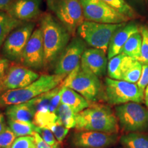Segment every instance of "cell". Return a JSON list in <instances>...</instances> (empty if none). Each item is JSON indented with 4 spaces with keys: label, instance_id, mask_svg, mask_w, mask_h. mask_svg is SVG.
Wrapping results in <instances>:
<instances>
[{
    "label": "cell",
    "instance_id": "cell-19",
    "mask_svg": "<svg viewBox=\"0 0 148 148\" xmlns=\"http://www.w3.org/2000/svg\"><path fill=\"white\" fill-rule=\"evenodd\" d=\"M134 61V59L122 53L112 57L109 60L107 66L108 77L122 80L125 72Z\"/></svg>",
    "mask_w": 148,
    "mask_h": 148
},
{
    "label": "cell",
    "instance_id": "cell-40",
    "mask_svg": "<svg viewBox=\"0 0 148 148\" xmlns=\"http://www.w3.org/2000/svg\"><path fill=\"white\" fill-rule=\"evenodd\" d=\"M144 101H145L146 106L148 108V86L146 87L145 90V94H144Z\"/></svg>",
    "mask_w": 148,
    "mask_h": 148
},
{
    "label": "cell",
    "instance_id": "cell-22",
    "mask_svg": "<svg viewBox=\"0 0 148 148\" xmlns=\"http://www.w3.org/2000/svg\"><path fill=\"white\" fill-rule=\"evenodd\" d=\"M120 142L123 148H148V135L129 132L121 136Z\"/></svg>",
    "mask_w": 148,
    "mask_h": 148
},
{
    "label": "cell",
    "instance_id": "cell-31",
    "mask_svg": "<svg viewBox=\"0 0 148 148\" xmlns=\"http://www.w3.org/2000/svg\"><path fill=\"white\" fill-rule=\"evenodd\" d=\"M140 34L142 36V43L139 61L141 63H148V27H141Z\"/></svg>",
    "mask_w": 148,
    "mask_h": 148
},
{
    "label": "cell",
    "instance_id": "cell-5",
    "mask_svg": "<svg viewBox=\"0 0 148 148\" xmlns=\"http://www.w3.org/2000/svg\"><path fill=\"white\" fill-rule=\"evenodd\" d=\"M105 98L112 105L128 102L143 103L145 90L134 83L106 77L105 79Z\"/></svg>",
    "mask_w": 148,
    "mask_h": 148
},
{
    "label": "cell",
    "instance_id": "cell-36",
    "mask_svg": "<svg viewBox=\"0 0 148 148\" xmlns=\"http://www.w3.org/2000/svg\"><path fill=\"white\" fill-rule=\"evenodd\" d=\"M9 66H10V62L8 59L0 57V79L2 78L6 71H8V68L10 67Z\"/></svg>",
    "mask_w": 148,
    "mask_h": 148
},
{
    "label": "cell",
    "instance_id": "cell-21",
    "mask_svg": "<svg viewBox=\"0 0 148 148\" xmlns=\"http://www.w3.org/2000/svg\"><path fill=\"white\" fill-rule=\"evenodd\" d=\"M21 25V21L8 12L0 11V47L12 30Z\"/></svg>",
    "mask_w": 148,
    "mask_h": 148
},
{
    "label": "cell",
    "instance_id": "cell-17",
    "mask_svg": "<svg viewBox=\"0 0 148 148\" xmlns=\"http://www.w3.org/2000/svg\"><path fill=\"white\" fill-rule=\"evenodd\" d=\"M140 32L139 27L135 23H129L118 29L114 32L109 44L108 49V60L112 57L119 54L121 53L122 49L127 41L130 37L135 33Z\"/></svg>",
    "mask_w": 148,
    "mask_h": 148
},
{
    "label": "cell",
    "instance_id": "cell-38",
    "mask_svg": "<svg viewBox=\"0 0 148 148\" xmlns=\"http://www.w3.org/2000/svg\"><path fill=\"white\" fill-rule=\"evenodd\" d=\"M15 0H0V10H8Z\"/></svg>",
    "mask_w": 148,
    "mask_h": 148
},
{
    "label": "cell",
    "instance_id": "cell-15",
    "mask_svg": "<svg viewBox=\"0 0 148 148\" xmlns=\"http://www.w3.org/2000/svg\"><path fill=\"white\" fill-rule=\"evenodd\" d=\"M106 53L97 48L85 49L80 61V68L83 71L95 75L98 77L102 76L107 70Z\"/></svg>",
    "mask_w": 148,
    "mask_h": 148
},
{
    "label": "cell",
    "instance_id": "cell-1",
    "mask_svg": "<svg viewBox=\"0 0 148 148\" xmlns=\"http://www.w3.org/2000/svg\"><path fill=\"white\" fill-rule=\"evenodd\" d=\"M40 29L43 38L45 66H47L57 60L69 44L71 34L49 13L44 14L41 17Z\"/></svg>",
    "mask_w": 148,
    "mask_h": 148
},
{
    "label": "cell",
    "instance_id": "cell-26",
    "mask_svg": "<svg viewBox=\"0 0 148 148\" xmlns=\"http://www.w3.org/2000/svg\"><path fill=\"white\" fill-rule=\"evenodd\" d=\"M59 121L68 129L75 127L76 114L67 105L60 103L56 110Z\"/></svg>",
    "mask_w": 148,
    "mask_h": 148
},
{
    "label": "cell",
    "instance_id": "cell-25",
    "mask_svg": "<svg viewBox=\"0 0 148 148\" xmlns=\"http://www.w3.org/2000/svg\"><path fill=\"white\" fill-rule=\"evenodd\" d=\"M61 88V84L58 85L57 87L51 89L49 91L40 94L36 97L32 99L36 112H49V108L50 102L53 96L58 92Z\"/></svg>",
    "mask_w": 148,
    "mask_h": 148
},
{
    "label": "cell",
    "instance_id": "cell-39",
    "mask_svg": "<svg viewBox=\"0 0 148 148\" xmlns=\"http://www.w3.org/2000/svg\"><path fill=\"white\" fill-rule=\"evenodd\" d=\"M6 127H7V125L5 121L4 116H3V114L0 112V133L3 132Z\"/></svg>",
    "mask_w": 148,
    "mask_h": 148
},
{
    "label": "cell",
    "instance_id": "cell-14",
    "mask_svg": "<svg viewBox=\"0 0 148 148\" xmlns=\"http://www.w3.org/2000/svg\"><path fill=\"white\" fill-rule=\"evenodd\" d=\"M116 139V134L77 130L72 136L71 143L76 148H106L115 143Z\"/></svg>",
    "mask_w": 148,
    "mask_h": 148
},
{
    "label": "cell",
    "instance_id": "cell-12",
    "mask_svg": "<svg viewBox=\"0 0 148 148\" xmlns=\"http://www.w3.org/2000/svg\"><path fill=\"white\" fill-rule=\"evenodd\" d=\"M39 77L38 73L26 66H11L0 79V93L25 87Z\"/></svg>",
    "mask_w": 148,
    "mask_h": 148
},
{
    "label": "cell",
    "instance_id": "cell-2",
    "mask_svg": "<svg viewBox=\"0 0 148 148\" xmlns=\"http://www.w3.org/2000/svg\"><path fill=\"white\" fill-rule=\"evenodd\" d=\"M75 128L79 131L116 134L119 131V123L110 108L93 104L76 114Z\"/></svg>",
    "mask_w": 148,
    "mask_h": 148
},
{
    "label": "cell",
    "instance_id": "cell-27",
    "mask_svg": "<svg viewBox=\"0 0 148 148\" xmlns=\"http://www.w3.org/2000/svg\"><path fill=\"white\" fill-rule=\"evenodd\" d=\"M58 120V117L56 113L36 112L32 122L38 127L49 128L51 125L56 123Z\"/></svg>",
    "mask_w": 148,
    "mask_h": 148
},
{
    "label": "cell",
    "instance_id": "cell-18",
    "mask_svg": "<svg viewBox=\"0 0 148 148\" xmlns=\"http://www.w3.org/2000/svg\"><path fill=\"white\" fill-rule=\"evenodd\" d=\"M36 110L32 99L19 104L11 105L5 109V114L9 120L32 122Z\"/></svg>",
    "mask_w": 148,
    "mask_h": 148
},
{
    "label": "cell",
    "instance_id": "cell-37",
    "mask_svg": "<svg viewBox=\"0 0 148 148\" xmlns=\"http://www.w3.org/2000/svg\"><path fill=\"white\" fill-rule=\"evenodd\" d=\"M34 137L35 143H36V148H52L50 145H48L44 141L43 139L40 137V136L37 132H34L32 134Z\"/></svg>",
    "mask_w": 148,
    "mask_h": 148
},
{
    "label": "cell",
    "instance_id": "cell-29",
    "mask_svg": "<svg viewBox=\"0 0 148 148\" xmlns=\"http://www.w3.org/2000/svg\"><path fill=\"white\" fill-rule=\"evenodd\" d=\"M142 72V63L139 60H134L123 75L122 80L136 84L139 80Z\"/></svg>",
    "mask_w": 148,
    "mask_h": 148
},
{
    "label": "cell",
    "instance_id": "cell-24",
    "mask_svg": "<svg viewBox=\"0 0 148 148\" xmlns=\"http://www.w3.org/2000/svg\"><path fill=\"white\" fill-rule=\"evenodd\" d=\"M8 127L13 132L16 137L24 136H31L37 132L38 126L33 122L12 121L8 119Z\"/></svg>",
    "mask_w": 148,
    "mask_h": 148
},
{
    "label": "cell",
    "instance_id": "cell-9",
    "mask_svg": "<svg viewBox=\"0 0 148 148\" xmlns=\"http://www.w3.org/2000/svg\"><path fill=\"white\" fill-rule=\"evenodd\" d=\"M86 21L101 23H124L130 20L102 0H80Z\"/></svg>",
    "mask_w": 148,
    "mask_h": 148
},
{
    "label": "cell",
    "instance_id": "cell-30",
    "mask_svg": "<svg viewBox=\"0 0 148 148\" xmlns=\"http://www.w3.org/2000/svg\"><path fill=\"white\" fill-rule=\"evenodd\" d=\"M36 132L40 135L46 143L50 145L52 148H60V142L56 140L53 132L49 129L38 127Z\"/></svg>",
    "mask_w": 148,
    "mask_h": 148
},
{
    "label": "cell",
    "instance_id": "cell-34",
    "mask_svg": "<svg viewBox=\"0 0 148 148\" xmlns=\"http://www.w3.org/2000/svg\"><path fill=\"white\" fill-rule=\"evenodd\" d=\"M11 148H36L34 137L33 136L17 137L14 140Z\"/></svg>",
    "mask_w": 148,
    "mask_h": 148
},
{
    "label": "cell",
    "instance_id": "cell-6",
    "mask_svg": "<svg viewBox=\"0 0 148 148\" xmlns=\"http://www.w3.org/2000/svg\"><path fill=\"white\" fill-rule=\"evenodd\" d=\"M62 84L75 90L90 103L97 101L101 94V84L99 77L83 71L80 66L66 75Z\"/></svg>",
    "mask_w": 148,
    "mask_h": 148
},
{
    "label": "cell",
    "instance_id": "cell-16",
    "mask_svg": "<svg viewBox=\"0 0 148 148\" xmlns=\"http://www.w3.org/2000/svg\"><path fill=\"white\" fill-rule=\"evenodd\" d=\"M40 0H15L8 13L19 21H29L39 15Z\"/></svg>",
    "mask_w": 148,
    "mask_h": 148
},
{
    "label": "cell",
    "instance_id": "cell-4",
    "mask_svg": "<svg viewBox=\"0 0 148 148\" xmlns=\"http://www.w3.org/2000/svg\"><path fill=\"white\" fill-rule=\"evenodd\" d=\"M124 23H101L84 21L77 29L81 38L93 48L105 52L108 51V46L114 32Z\"/></svg>",
    "mask_w": 148,
    "mask_h": 148
},
{
    "label": "cell",
    "instance_id": "cell-3",
    "mask_svg": "<svg viewBox=\"0 0 148 148\" xmlns=\"http://www.w3.org/2000/svg\"><path fill=\"white\" fill-rule=\"evenodd\" d=\"M65 77L64 75L56 74H44L25 87L1 92L0 93V108L27 102L40 94L57 87Z\"/></svg>",
    "mask_w": 148,
    "mask_h": 148
},
{
    "label": "cell",
    "instance_id": "cell-20",
    "mask_svg": "<svg viewBox=\"0 0 148 148\" xmlns=\"http://www.w3.org/2000/svg\"><path fill=\"white\" fill-rule=\"evenodd\" d=\"M60 103L69 106L75 114L79 113L81 111L87 108L90 106V103L78 92L75 91L72 88L66 87L64 85Z\"/></svg>",
    "mask_w": 148,
    "mask_h": 148
},
{
    "label": "cell",
    "instance_id": "cell-33",
    "mask_svg": "<svg viewBox=\"0 0 148 148\" xmlns=\"http://www.w3.org/2000/svg\"><path fill=\"white\" fill-rule=\"evenodd\" d=\"M48 129H49L51 132H53V135L55 136L56 140L58 142H62L65 138L66 134L69 132V130L67 127H66L62 124L61 122L59 121V119L56 123L51 125Z\"/></svg>",
    "mask_w": 148,
    "mask_h": 148
},
{
    "label": "cell",
    "instance_id": "cell-13",
    "mask_svg": "<svg viewBox=\"0 0 148 148\" xmlns=\"http://www.w3.org/2000/svg\"><path fill=\"white\" fill-rule=\"evenodd\" d=\"M21 62L26 67L38 69L45 66L43 38L41 29L33 31L22 53Z\"/></svg>",
    "mask_w": 148,
    "mask_h": 148
},
{
    "label": "cell",
    "instance_id": "cell-7",
    "mask_svg": "<svg viewBox=\"0 0 148 148\" xmlns=\"http://www.w3.org/2000/svg\"><path fill=\"white\" fill-rule=\"evenodd\" d=\"M115 115L119 126L124 131L140 132L148 130V110L139 103L118 105Z\"/></svg>",
    "mask_w": 148,
    "mask_h": 148
},
{
    "label": "cell",
    "instance_id": "cell-8",
    "mask_svg": "<svg viewBox=\"0 0 148 148\" xmlns=\"http://www.w3.org/2000/svg\"><path fill=\"white\" fill-rule=\"evenodd\" d=\"M47 3L72 35L84 21L80 0H47Z\"/></svg>",
    "mask_w": 148,
    "mask_h": 148
},
{
    "label": "cell",
    "instance_id": "cell-28",
    "mask_svg": "<svg viewBox=\"0 0 148 148\" xmlns=\"http://www.w3.org/2000/svg\"><path fill=\"white\" fill-rule=\"evenodd\" d=\"M114 10L130 18L135 17V12L132 7L125 0H102Z\"/></svg>",
    "mask_w": 148,
    "mask_h": 148
},
{
    "label": "cell",
    "instance_id": "cell-23",
    "mask_svg": "<svg viewBox=\"0 0 148 148\" xmlns=\"http://www.w3.org/2000/svg\"><path fill=\"white\" fill-rule=\"evenodd\" d=\"M142 36L140 32L132 35L123 46L121 53L128 56L133 59L139 60L141 49Z\"/></svg>",
    "mask_w": 148,
    "mask_h": 148
},
{
    "label": "cell",
    "instance_id": "cell-10",
    "mask_svg": "<svg viewBox=\"0 0 148 148\" xmlns=\"http://www.w3.org/2000/svg\"><path fill=\"white\" fill-rule=\"evenodd\" d=\"M82 38H74L57 58L54 74L66 76L80 66L82 53L86 49Z\"/></svg>",
    "mask_w": 148,
    "mask_h": 148
},
{
    "label": "cell",
    "instance_id": "cell-32",
    "mask_svg": "<svg viewBox=\"0 0 148 148\" xmlns=\"http://www.w3.org/2000/svg\"><path fill=\"white\" fill-rule=\"evenodd\" d=\"M16 136L9 127L0 133V148H11Z\"/></svg>",
    "mask_w": 148,
    "mask_h": 148
},
{
    "label": "cell",
    "instance_id": "cell-35",
    "mask_svg": "<svg viewBox=\"0 0 148 148\" xmlns=\"http://www.w3.org/2000/svg\"><path fill=\"white\" fill-rule=\"evenodd\" d=\"M136 84L143 90L148 86V63H142L141 75Z\"/></svg>",
    "mask_w": 148,
    "mask_h": 148
},
{
    "label": "cell",
    "instance_id": "cell-11",
    "mask_svg": "<svg viewBox=\"0 0 148 148\" xmlns=\"http://www.w3.org/2000/svg\"><path fill=\"white\" fill-rule=\"evenodd\" d=\"M34 23H27L20 25L10 32L3 42V53L7 59L21 61L22 53L34 30Z\"/></svg>",
    "mask_w": 148,
    "mask_h": 148
}]
</instances>
